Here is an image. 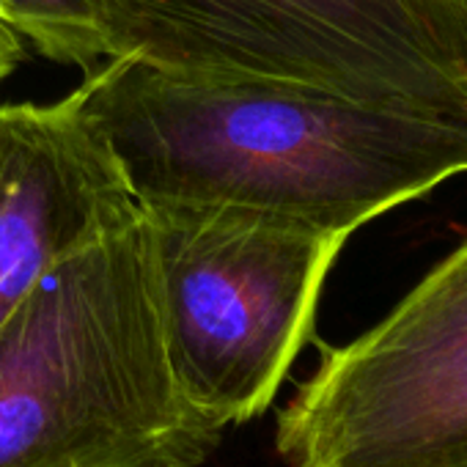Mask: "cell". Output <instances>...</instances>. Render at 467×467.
<instances>
[{
    "label": "cell",
    "instance_id": "obj_1",
    "mask_svg": "<svg viewBox=\"0 0 467 467\" xmlns=\"http://www.w3.org/2000/svg\"><path fill=\"white\" fill-rule=\"evenodd\" d=\"M143 209L240 206L349 237L467 173V119L116 58L78 86Z\"/></svg>",
    "mask_w": 467,
    "mask_h": 467
},
{
    "label": "cell",
    "instance_id": "obj_2",
    "mask_svg": "<svg viewBox=\"0 0 467 467\" xmlns=\"http://www.w3.org/2000/svg\"><path fill=\"white\" fill-rule=\"evenodd\" d=\"M220 434L176 382L143 206L0 327V467H195Z\"/></svg>",
    "mask_w": 467,
    "mask_h": 467
},
{
    "label": "cell",
    "instance_id": "obj_3",
    "mask_svg": "<svg viewBox=\"0 0 467 467\" xmlns=\"http://www.w3.org/2000/svg\"><path fill=\"white\" fill-rule=\"evenodd\" d=\"M119 58L467 119V15L440 0H99Z\"/></svg>",
    "mask_w": 467,
    "mask_h": 467
},
{
    "label": "cell",
    "instance_id": "obj_4",
    "mask_svg": "<svg viewBox=\"0 0 467 467\" xmlns=\"http://www.w3.org/2000/svg\"><path fill=\"white\" fill-rule=\"evenodd\" d=\"M143 212L184 399L220 429L262 415L314 333L347 237L240 206Z\"/></svg>",
    "mask_w": 467,
    "mask_h": 467
},
{
    "label": "cell",
    "instance_id": "obj_5",
    "mask_svg": "<svg viewBox=\"0 0 467 467\" xmlns=\"http://www.w3.org/2000/svg\"><path fill=\"white\" fill-rule=\"evenodd\" d=\"M278 451L289 467H467V243L368 333L322 347Z\"/></svg>",
    "mask_w": 467,
    "mask_h": 467
},
{
    "label": "cell",
    "instance_id": "obj_6",
    "mask_svg": "<svg viewBox=\"0 0 467 467\" xmlns=\"http://www.w3.org/2000/svg\"><path fill=\"white\" fill-rule=\"evenodd\" d=\"M140 214L75 88L0 105V327L64 259Z\"/></svg>",
    "mask_w": 467,
    "mask_h": 467
},
{
    "label": "cell",
    "instance_id": "obj_7",
    "mask_svg": "<svg viewBox=\"0 0 467 467\" xmlns=\"http://www.w3.org/2000/svg\"><path fill=\"white\" fill-rule=\"evenodd\" d=\"M9 28L42 58L86 75L119 58L99 0H0Z\"/></svg>",
    "mask_w": 467,
    "mask_h": 467
},
{
    "label": "cell",
    "instance_id": "obj_8",
    "mask_svg": "<svg viewBox=\"0 0 467 467\" xmlns=\"http://www.w3.org/2000/svg\"><path fill=\"white\" fill-rule=\"evenodd\" d=\"M23 56H26V42L0 20V83L20 67Z\"/></svg>",
    "mask_w": 467,
    "mask_h": 467
},
{
    "label": "cell",
    "instance_id": "obj_9",
    "mask_svg": "<svg viewBox=\"0 0 467 467\" xmlns=\"http://www.w3.org/2000/svg\"><path fill=\"white\" fill-rule=\"evenodd\" d=\"M440 4H448V6H453V9L467 15V0H440Z\"/></svg>",
    "mask_w": 467,
    "mask_h": 467
},
{
    "label": "cell",
    "instance_id": "obj_10",
    "mask_svg": "<svg viewBox=\"0 0 467 467\" xmlns=\"http://www.w3.org/2000/svg\"><path fill=\"white\" fill-rule=\"evenodd\" d=\"M0 20H4V23H6V15H4V9H0ZM6 26H9V23H6Z\"/></svg>",
    "mask_w": 467,
    "mask_h": 467
}]
</instances>
